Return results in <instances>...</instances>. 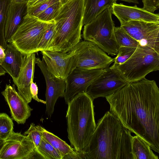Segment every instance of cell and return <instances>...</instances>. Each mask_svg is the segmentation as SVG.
I'll return each mask as SVG.
<instances>
[{
  "label": "cell",
  "instance_id": "cell-30",
  "mask_svg": "<svg viewBox=\"0 0 159 159\" xmlns=\"http://www.w3.org/2000/svg\"><path fill=\"white\" fill-rule=\"evenodd\" d=\"M136 48L126 47H120L117 56L114 58L113 65H120L125 62L133 54Z\"/></svg>",
  "mask_w": 159,
  "mask_h": 159
},
{
  "label": "cell",
  "instance_id": "cell-27",
  "mask_svg": "<svg viewBox=\"0 0 159 159\" xmlns=\"http://www.w3.org/2000/svg\"><path fill=\"white\" fill-rule=\"evenodd\" d=\"M12 119L5 113H0V139L6 140L13 131Z\"/></svg>",
  "mask_w": 159,
  "mask_h": 159
},
{
  "label": "cell",
  "instance_id": "cell-34",
  "mask_svg": "<svg viewBox=\"0 0 159 159\" xmlns=\"http://www.w3.org/2000/svg\"><path fill=\"white\" fill-rule=\"evenodd\" d=\"M5 49L0 46V64L5 58Z\"/></svg>",
  "mask_w": 159,
  "mask_h": 159
},
{
  "label": "cell",
  "instance_id": "cell-35",
  "mask_svg": "<svg viewBox=\"0 0 159 159\" xmlns=\"http://www.w3.org/2000/svg\"><path fill=\"white\" fill-rule=\"evenodd\" d=\"M11 3H18L23 2H28V0H10Z\"/></svg>",
  "mask_w": 159,
  "mask_h": 159
},
{
  "label": "cell",
  "instance_id": "cell-4",
  "mask_svg": "<svg viewBox=\"0 0 159 159\" xmlns=\"http://www.w3.org/2000/svg\"><path fill=\"white\" fill-rule=\"evenodd\" d=\"M85 0L61 5L54 19L56 34L46 51L67 53L80 42Z\"/></svg>",
  "mask_w": 159,
  "mask_h": 159
},
{
  "label": "cell",
  "instance_id": "cell-10",
  "mask_svg": "<svg viewBox=\"0 0 159 159\" xmlns=\"http://www.w3.org/2000/svg\"><path fill=\"white\" fill-rule=\"evenodd\" d=\"M141 46H147L159 53V23L131 21L120 25Z\"/></svg>",
  "mask_w": 159,
  "mask_h": 159
},
{
  "label": "cell",
  "instance_id": "cell-20",
  "mask_svg": "<svg viewBox=\"0 0 159 159\" xmlns=\"http://www.w3.org/2000/svg\"><path fill=\"white\" fill-rule=\"evenodd\" d=\"M43 137L58 152L64 159H81L80 153L75 151L65 141L44 128Z\"/></svg>",
  "mask_w": 159,
  "mask_h": 159
},
{
  "label": "cell",
  "instance_id": "cell-37",
  "mask_svg": "<svg viewBox=\"0 0 159 159\" xmlns=\"http://www.w3.org/2000/svg\"><path fill=\"white\" fill-rule=\"evenodd\" d=\"M48 0H37L32 5L30 6H34L39 5L41 3Z\"/></svg>",
  "mask_w": 159,
  "mask_h": 159
},
{
  "label": "cell",
  "instance_id": "cell-32",
  "mask_svg": "<svg viewBox=\"0 0 159 159\" xmlns=\"http://www.w3.org/2000/svg\"><path fill=\"white\" fill-rule=\"evenodd\" d=\"M143 3V7L145 10L152 13L158 9L159 0H142Z\"/></svg>",
  "mask_w": 159,
  "mask_h": 159
},
{
  "label": "cell",
  "instance_id": "cell-13",
  "mask_svg": "<svg viewBox=\"0 0 159 159\" xmlns=\"http://www.w3.org/2000/svg\"><path fill=\"white\" fill-rule=\"evenodd\" d=\"M48 70L54 76L66 80L70 73L77 67L75 57L70 52L63 53L41 51Z\"/></svg>",
  "mask_w": 159,
  "mask_h": 159
},
{
  "label": "cell",
  "instance_id": "cell-31",
  "mask_svg": "<svg viewBox=\"0 0 159 159\" xmlns=\"http://www.w3.org/2000/svg\"><path fill=\"white\" fill-rule=\"evenodd\" d=\"M60 1L48 0L39 5L28 7L27 14L31 16L36 17L49 7Z\"/></svg>",
  "mask_w": 159,
  "mask_h": 159
},
{
  "label": "cell",
  "instance_id": "cell-24",
  "mask_svg": "<svg viewBox=\"0 0 159 159\" xmlns=\"http://www.w3.org/2000/svg\"><path fill=\"white\" fill-rule=\"evenodd\" d=\"M114 34L117 42L120 47H126L136 48L139 43L128 34L121 27H115Z\"/></svg>",
  "mask_w": 159,
  "mask_h": 159
},
{
  "label": "cell",
  "instance_id": "cell-7",
  "mask_svg": "<svg viewBox=\"0 0 159 159\" xmlns=\"http://www.w3.org/2000/svg\"><path fill=\"white\" fill-rule=\"evenodd\" d=\"M51 22L27 14L8 43L24 55L37 52V46Z\"/></svg>",
  "mask_w": 159,
  "mask_h": 159
},
{
  "label": "cell",
  "instance_id": "cell-1",
  "mask_svg": "<svg viewBox=\"0 0 159 159\" xmlns=\"http://www.w3.org/2000/svg\"><path fill=\"white\" fill-rule=\"evenodd\" d=\"M110 111L123 125L159 153V89L144 78L105 98Z\"/></svg>",
  "mask_w": 159,
  "mask_h": 159
},
{
  "label": "cell",
  "instance_id": "cell-2",
  "mask_svg": "<svg viewBox=\"0 0 159 159\" xmlns=\"http://www.w3.org/2000/svg\"><path fill=\"white\" fill-rule=\"evenodd\" d=\"M132 132L108 111L98 121L83 159H133Z\"/></svg>",
  "mask_w": 159,
  "mask_h": 159
},
{
  "label": "cell",
  "instance_id": "cell-40",
  "mask_svg": "<svg viewBox=\"0 0 159 159\" xmlns=\"http://www.w3.org/2000/svg\"><path fill=\"white\" fill-rule=\"evenodd\" d=\"M6 73V72L0 65V76L4 75Z\"/></svg>",
  "mask_w": 159,
  "mask_h": 159
},
{
  "label": "cell",
  "instance_id": "cell-3",
  "mask_svg": "<svg viewBox=\"0 0 159 159\" xmlns=\"http://www.w3.org/2000/svg\"><path fill=\"white\" fill-rule=\"evenodd\" d=\"M93 100L86 93L76 95L68 104L66 118L71 146L83 153L96 127Z\"/></svg>",
  "mask_w": 159,
  "mask_h": 159
},
{
  "label": "cell",
  "instance_id": "cell-5",
  "mask_svg": "<svg viewBox=\"0 0 159 159\" xmlns=\"http://www.w3.org/2000/svg\"><path fill=\"white\" fill-rule=\"evenodd\" d=\"M111 7L108 8L84 25L83 37L84 40L95 44L108 55L113 56L117 54L120 47L115 35Z\"/></svg>",
  "mask_w": 159,
  "mask_h": 159
},
{
  "label": "cell",
  "instance_id": "cell-6",
  "mask_svg": "<svg viewBox=\"0 0 159 159\" xmlns=\"http://www.w3.org/2000/svg\"><path fill=\"white\" fill-rule=\"evenodd\" d=\"M129 82L140 80L150 73L159 70V53L147 46L139 44L131 56L123 64L112 65Z\"/></svg>",
  "mask_w": 159,
  "mask_h": 159
},
{
  "label": "cell",
  "instance_id": "cell-39",
  "mask_svg": "<svg viewBox=\"0 0 159 159\" xmlns=\"http://www.w3.org/2000/svg\"><path fill=\"white\" fill-rule=\"evenodd\" d=\"M5 140L0 139V153L4 144Z\"/></svg>",
  "mask_w": 159,
  "mask_h": 159
},
{
  "label": "cell",
  "instance_id": "cell-9",
  "mask_svg": "<svg viewBox=\"0 0 159 159\" xmlns=\"http://www.w3.org/2000/svg\"><path fill=\"white\" fill-rule=\"evenodd\" d=\"M129 83L116 70L109 67L104 69L88 87L86 93L93 100L106 97Z\"/></svg>",
  "mask_w": 159,
  "mask_h": 159
},
{
  "label": "cell",
  "instance_id": "cell-17",
  "mask_svg": "<svg viewBox=\"0 0 159 159\" xmlns=\"http://www.w3.org/2000/svg\"><path fill=\"white\" fill-rule=\"evenodd\" d=\"M35 58V53L25 55L19 76L14 84L17 88L18 93L28 104L32 99L30 86L34 78Z\"/></svg>",
  "mask_w": 159,
  "mask_h": 159
},
{
  "label": "cell",
  "instance_id": "cell-22",
  "mask_svg": "<svg viewBox=\"0 0 159 159\" xmlns=\"http://www.w3.org/2000/svg\"><path fill=\"white\" fill-rule=\"evenodd\" d=\"M132 152L133 159H158L148 145L139 136H133Z\"/></svg>",
  "mask_w": 159,
  "mask_h": 159
},
{
  "label": "cell",
  "instance_id": "cell-25",
  "mask_svg": "<svg viewBox=\"0 0 159 159\" xmlns=\"http://www.w3.org/2000/svg\"><path fill=\"white\" fill-rule=\"evenodd\" d=\"M10 0H0V46L5 49L8 45L4 36V29Z\"/></svg>",
  "mask_w": 159,
  "mask_h": 159
},
{
  "label": "cell",
  "instance_id": "cell-36",
  "mask_svg": "<svg viewBox=\"0 0 159 159\" xmlns=\"http://www.w3.org/2000/svg\"><path fill=\"white\" fill-rule=\"evenodd\" d=\"M119 1H123L124 2H125L128 3H136V4H139V2L138 0H117Z\"/></svg>",
  "mask_w": 159,
  "mask_h": 159
},
{
  "label": "cell",
  "instance_id": "cell-21",
  "mask_svg": "<svg viewBox=\"0 0 159 159\" xmlns=\"http://www.w3.org/2000/svg\"><path fill=\"white\" fill-rule=\"evenodd\" d=\"M117 0H85L83 17V25L94 20L108 8L111 7Z\"/></svg>",
  "mask_w": 159,
  "mask_h": 159
},
{
  "label": "cell",
  "instance_id": "cell-38",
  "mask_svg": "<svg viewBox=\"0 0 159 159\" xmlns=\"http://www.w3.org/2000/svg\"><path fill=\"white\" fill-rule=\"evenodd\" d=\"M37 0H28L27 3V7L32 5Z\"/></svg>",
  "mask_w": 159,
  "mask_h": 159
},
{
  "label": "cell",
  "instance_id": "cell-8",
  "mask_svg": "<svg viewBox=\"0 0 159 159\" xmlns=\"http://www.w3.org/2000/svg\"><path fill=\"white\" fill-rule=\"evenodd\" d=\"M70 52L76 57L77 68L82 69H104L114 61V58L88 41L79 42Z\"/></svg>",
  "mask_w": 159,
  "mask_h": 159
},
{
  "label": "cell",
  "instance_id": "cell-11",
  "mask_svg": "<svg viewBox=\"0 0 159 159\" xmlns=\"http://www.w3.org/2000/svg\"><path fill=\"white\" fill-rule=\"evenodd\" d=\"M36 155L33 143L27 136L14 131L5 140L0 159H30Z\"/></svg>",
  "mask_w": 159,
  "mask_h": 159
},
{
  "label": "cell",
  "instance_id": "cell-28",
  "mask_svg": "<svg viewBox=\"0 0 159 159\" xmlns=\"http://www.w3.org/2000/svg\"><path fill=\"white\" fill-rule=\"evenodd\" d=\"M43 127L33 123L30 124L29 128L24 133V135L28 136L34 143L35 151L39 147L43 137Z\"/></svg>",
  "mask_w": 159,
  "mask_h": 159
},
{
  "label": "cell",
  "instance_id": "cell-33",
  "mask_svg": "<svg viewBox=\"0 0 159 159\" xmlns=\"http://www.w3.org/2000/svg\"><path fill=\"white\" fill-rule=\"evenodd\" d=\"M32 80L31 82L30 86V91L32 97L34 100L38 102L46 104V101L39 99L38 96V89L37 85L35 83H34Z\"/></svg>",
  "mask_w": 159,
  "mask_h": 159
},
{
  "label": "cell",
  "instance_id": "cell-29",
  "mask_svg": "<svg viewBox=\"0 0 159 159\" xmlns=\"http://www.w3.org/2000/svg\"><path fill=\"white\" fill-rule=\"evenodd\" d=\"M61 6L60 1L58 2L49 7L35 17L43 22H52L54 21Z\"/></svg>",
  "mask_w": 159,
  "mask_h": 159
},
{
  "label": "cell",
  "instance_id": "cell-16",
  "mask_svg": "<svg viewBox=\"0 0 159 159\" xmlns=\"http://www.w3.org/2000/svg\"><path fill=\"white\" fill-rule=\"evenodd\" d=\"M112 13L118 19L120 25L131 21L159 23L158 14L152 13L135 5L130 6L122 3L113 4Z\"/></svg>",
  "mask_w": 159,
  "mask_h": 159
},
{
  "label": "cell",
  "instance_id": "cell-19",
  "mask_svg": "<svg viewBox=\"0 0 159 159\" xmlns=\"http://www.w3.org/2000/svg\"><path fill=\"white\" fill-rule=\"evenodd\" d=\"M5 52V58L0 65L11 77L15 84L19 76L25 55L10 43L8 44Z\"/></svg>",
  "mask_w": 159,
  "mask_h": 159
},
{
  "label": "cell",
  "instance_id": "cell-14",
  "mask_svg": "<svg viewBox=\"0 0 159 159\" xmlns=\"http://www.w3.org/2000/svg\"><path fill=\"white\" fill-rule=\"evenodd\" d=\"M35 63L40 68L43 75L46 84V113L50 117L54 111L55 104L60 97H63L66 88V80L57 78L47 69L43 60L36 57Z\"/></svg>",
  "mask_w": 159,
  "mask_h": 159
},
{
  "label": "cell",
  "instance_id": "cell-15",
  "mask_svg": "<svg viewBox=\"0 0 159 159\" xmlns=\"http://www.w3.org/2000/svg\"><path fill=\"white\" fill-rule=\"evenodd\" d=\"M1 93L9 106L12 119L18 124H24L30 116L33 109L17 92L15 84H7Z\"/></svg>",
  "mask_w": 159,
  "mask_h": 159
},
{
  "label": "cell",
  "instance_id": "cell-23",
  "mask_svg": "<svg viewBox=\"0 0 159 159\" xmlns=\"http://www.w3.org/2000/svg\"><path fill=\"white\" fill-rule=\"evenodd\" d=\"M35 152L43 159H62L60 154L43 136Z\"/></svg>",
  "mask_w": 159,
  "mask_h": 159
},
{
  "label": "cell",
  "instance_id": "cell-41",
  "mask_svg": "<svg viewBox=\"0 0 159 159\" xmlns=\"http://www.w3.org/2000/svg\"><path fill=\"white\" fill-rule=\"evenodd\" d=\"M69 0H60V2L61 5H63L65 3H66Z\"/></svg>",
  "mask_w": 159,
  "mask_h": 159
},
{
  "label": "cell",
  "instance_id": "cell-12",
  "mask_svg": "<svg viewBox=\"0 0 159 159\" xmlns=\"http://www.w3.org/2000/svg\"><path fill=\"white\" fill-rule=\"evenodd\" d=\"M104 69L87 70L76 67L74 69L66 80V88L63 96L66 103L67 104L77 94L86 92L88 87Z\"/></svg>",
  "mask_w": 159,
  "mask_h": 159
},
{
  "label": "cell",
  "instance_id": "cell-26",
  "mask_svg": "<svg viewBox=\"0 0 159 159\" xmlns=\"http://www.w3.org/2000/svg\"><path fill=\"white\" fill-rule=\"evenodd\" d=\"M56 33L54 21L49 24L37 47V52L46 51Z\"/></svg>",
  "mask_w": 159,
  "mask_h": 159
},
{
  "label": "cell",
  "instance_id": "cell-18",
  "mask_svg": "<svg viewBox=\"0 0 159 159\" xmlns=\"http://www.w3.org/2000/svg\"><path fill=\"white\" fill-rule=\"evenodd\" d=\"M27 3H11L7 11L4 29L5 38L7 43L27 14Z\"/></svg>",
  "mask_w": 159,
  "mask_h": 159
}]
</instances>
